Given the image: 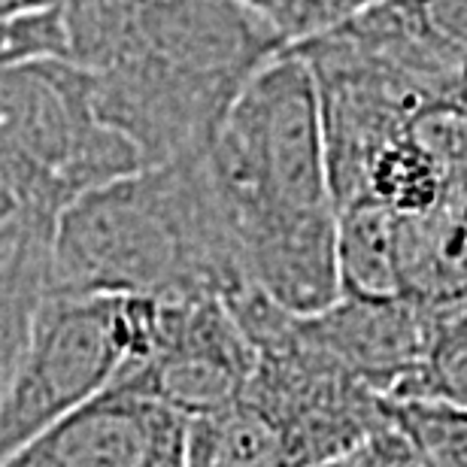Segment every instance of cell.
Instances as JSON below:
<instances>
[{
  "mask_svg": "<svg viewBox=\"0 0 467 467\" xmlns=\"http://www.w3.org/2000/svg\"><path fill=\"white\" fill-rule=\"evenodd\" d=\"M67 61L143 167L207 155L249 79L285 49L243 0H61Z\"/></svg>",
  "mask_w": 467,
  "mask_h": 467,
  "instance_id": "1",
  "label": "cell"
},
{
  "mask_svg": "<svg viewBox=\"0 0 467 467\" xmlns=\"http://www.w3.org/2000/svg\"><path fill=\"white\" fill-rule=\"evenodd\" d=\"M207 173L249 285L295 316L328 310L340 297L337 207L316 82L292 46L234 100Z\"/></svg>",
  "mask_w": 467,
  "mask_h": 467,
  "instance_id": "2",
  "label": "cell"
},
{
  "mask_svg": "<svg viewBox=\"0 0 467 467\" xmlns=\"http://www.w3.org/2000/svg\"><path fill=\"white\" fill-rule=\"evenodd\" d=\"M207 155L121 176L82 194L49 231L46 295L228 297L246 288Z\"/></svg>",
  "mask_w": 467,
  "mask_h": 467,
  "instance_id": "3",
  "label": "cell"
},
{
  "mask_svg": "<svg viewBox=\"0 0 467 467\" xmlns=\"http://www.w3.org/2000/svg\"><path fill=\"white\" fill-rule=\"evenodd\" d=\"M137 171V149L100 121L77 64L43 58L0 70V189L16 219L52 231L73 201Z\"/></svg>",
  "mask_w": 467,
  "mask_h": 467,
  "instance_id": "4",
  "label": "cell"
},
{
  "mask_svg": "<svg viewBox=\"0 0 467 467\" xmlns=\"http://www.w3.org/2000/svg\"><path fill=\"white\" fill-rule=\"evenodd\" d=\"M130 347V297L46 295L0 410V462L104 395Z\"/></svg>",
  "mask_w": 467,
  "mask_h": 467,
  "instance_id": "5",
  "label": "cell"
},
{
  "mask_svg": "<svg viewBox=\"0 0 467 467\" xmlns=\"http://www.w3.org/2000/svg\"><path fill=\"white\" fill-rule=\"evenodd\" d=\"M134 347L109 389L173 410L185 422L231 404L255 370V349L225 297H130Z\"/></svg>",
  "mask_w": 467,
  "mask_h": 467,
  "instance_id": "6",
  "label": "cell"
},
{
  "mask_svg": "<svg viewBox=\"0 0 467 467\" xmlns=\"http://www.w3.org/2000/svg\"><path fill=\"white\" fill-rule=\"evenodd\" d=\"M441 306L413 297L340 295L328 310L301 316L306 334L382 400L410 398L431 349Z\"/></svg>",
  "mask_w": 467,
  "mask_h": 467,
  "instance_id": "7",
  "label": "cell"
},
{
  "mask_svg": "<svg viewBox=\"0 0 467 467\" xmlns=\"http://www.w3.org/2000/svg\"><path fill=\"white\" fill-rule=\"evenodd\" d=\"M185 431L173 410L107 389L25 450L46 467H185Z\"/></svg>",
  "mask_w": 467,
  "mask_h": 467,
  "instance_id": "8",
  "label": "cell"
},
{
  "mask_svg": "<svg viewBox=\"0 0 467 467\" xmlns=\"http://www.w3.org/2000/svg\"><path fill=\"white\" fill-rule=\"evenodd\" d=\"M322 443L283 407L243 389L231 404L189 422L185 467H322Z\"/></svg>",
  "mask_w": 467,
  "mask_h": 467,
  "instance_id": "9",
  "label": "cell"
},
{
  "mask_svg": "<svg viewBox=\"0 0 467 467\" xmlns=\"http://www.w3.org/2000/svg\"><path fill=\"white\" fill-rule=\"evenodd\" d=\"M18 225V243L0 270V410L27 347L34 316L46 297L49 270V228L27 225L22 219Z\"/></svg>",
  "mask_w": 467,
  "mask_h": 467,
  "instance_id": "10",
  "label": "cell"
},
{
  "mask_svg": "<svg viewBox=\"0 0 467 467\" xmlns=\"http://www.w3.org/2000/svg\"><path fill=\"white\" fill-rule=\"evenodd\" d=\"M382 407L425 467H467V407L441 398H398Z\"/></svg>",
  "mask_w": 467,
  "mask_h": 467,
  "instance_id": "11",
  "label": "cell"
},
{
  "mask_svg": "<svg viewBox=\"0 0 467 467\" xmlns=\"http://www.w3.org/2000/svg\"><path fill=\"white\" fill-rule=\"evenodd\" d=\"M410 398H441L467 407V301L441 306L431 349Z\"/></svg>",
  "mask_w": 467,
  "mask_h": 467,
  "instance_id": "12",
  "label": "cell"
},
{
  "mask_svg": "<svg viewBox=\"0 0 467 467\" xmlns=\"http://www.w3.org/2000/svg\"><path fill=\"white\" fill-rule=\"evenodd\" d=\"M43 58L67 61V31H64L61 4L36 9V13L0 16V70Z\"/></svg>",
  "mask_w": 467,
  "mask_h": 467,
  "instance_id": "13",
  "label": "cell"
},
{
  "mask_svg": "<svg viewBox=\"0 0 467 467\" xmlns=\"http://www.w3.org/2000/svg\"><path fill=\"white\" fill-rule=\"evenodd\" d=\"M347 467H425L410 441L395 425L377 428L358 450L347 455Z\"/></svg>",
  "mask_w": 467,
  "mask_h": 467,
  "instance_id": "14",
  "label": "cell"
},
{
  "mask_svg": "<svg viewBox=\"0 0 467 467\" xmlns=\"http://www.w3.org/2000/svg\"><path fill=\"white\" fill-rule=\"evenodd\" d=\"M61 0H0V16H18V13H36V9L58 6Z\"/></svg>",
  "mask_w": 467,
  "mask_h": 467,
  "instance_id": "15",
  "label": "cell"
},
{
  "mask_svg": "<svg viewBox=\"0 0 467 467\" xmlns=\"http://www.w3.org/2000/svg\"><path fill=\"white\" fill-rule=\"evenodd\" d=\"M18 234H22V225H18V219L6 222V225H0V270H4L9 255H13V249H16V243H18Z\"/></svg>",
  "mask_w": 467,
  "mask_h": 467,
  "instance_id": "16",
  "label": "cell"
},
{
  "mask_svg": "<svg viewBox=\"0 0 467 467\" xmlns=\"http://www.w3.org/2000/svg\"><path fill=\"white\" fill-rule=\"evenodd\" d=\"M249 9H255V13L265 18V22H274V18L279 16V9H283L288 0H243ZM274 27V25H270Z\"/></svg>",
  "mask_w": 467,
  "mask_h": 467,
  "instance_id": "17",
  "label": "cell"
},
{
  "mask_svg": "<svg viewBox=\"0 0 467 467\" xmlns=\"http://www.w3.org/2000/svg\"><path fill=\"white\" fill-rule=\"evenodd\" d=\"M0 467H46V464H43V462H36L27 450H18V452L9 455V459L0 462Z\"/></svg>",
  "mask_w": 467,
  "mask_h": 467,
  "instance_id": "18",
  "label": "cell"
},
{
  "mask_svg": "<svg viewBox=\"0 0 467 467\" xmlns=\"http://www.w3.org/2000/svg\"><path fill=\"white\" fill-rule=\"evenodd\" d=\"M0 210H4L6 216H13V219H16V210H13V203H9V198L4 194V189H0Z\"/></svg>",
  "mask_w": 467,
  "mask_h": 467,
  "instance_id": "19",
  "label": "cell"
},
{
  "mask_svg": "<svg viewBox=\"0 0 467 467\" xmlns=\"http://www.w3.org/2000/svg\"><path fill=\"white\" fill-rule=\"evenodd\" d=\"M322 467H347V459H340V462H331V464H322Z\"/></svg>",
  "mask_w": 467,
  "mask_h": 467,
  "instance_id": "20",
  "label": "cell"
},
{
  "mask_svg": "<svg viewBox=\"0 0 467 467\" xmlns=\"http://www.w3.org/2000/svg\"><path fill=\"white\" fill-rule=\"evenodd\" d=\"M6 222H13V216H6V213L0 210V225H6Z\"/></svg>",
  "mask_w": 467,
  "mask_h": 467,
  "instance_id": "21",
  "label": "cell"
}]
</instances>
